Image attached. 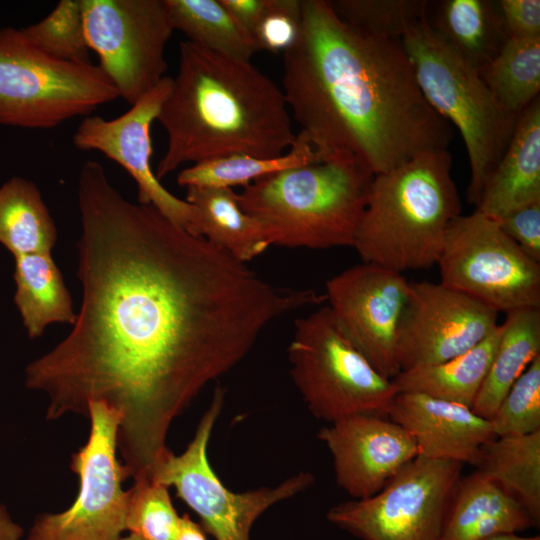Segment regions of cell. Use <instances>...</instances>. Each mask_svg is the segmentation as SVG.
<instances>
[{"mask_svg":"<svg viewBox=\"0 0 540 540\" xmlns=\"http://www.w3.org/2000/svg\"><path fill=\"white\" fill-rule=\"evenodd\" d=\"M401 44L425 99L462 136L470 165L467 199L476 206L520 116L500 104L478 67L443 40L427 18L408 31Z\"/></svg>","mask_w":540,"mask_h":540,"instance_id":"8992f818","label":"cell"},{"mask_svg":"<svg viewBox=\"0 0 540 540\" xmlns=\"http://www.w3.org/2000/svg\"><path fill=\"white\" fill-rule=\"evenodd\" d=\"M317 437L332 456L336 483L353 499L375 495L419 456L412 436L387 416H347L321 428Z\"/></svg>","mask_w":540,"mask_h":540,"instance_id":"e0dca14e","label":"cell"},{"mask_svg":"<svg viewBox=\"0 0 540 540\" xmlns=\"http://www.w3.org/2000/svg\"><path fill=\"white\" fill-rule=\"evenodd\" d=\"M539 355L540 308L506 313L497 349L472 411L490 420L514 382Z\"/></svg>","mask_w":540,"mask_h":540,"instance_id":"7402d4cb","label":"cell"},{"mask_svg":"<svg viewBox=\"0 0 540 540\" xmlns=\"http://www.w3.org/2000/svg\"><path fill=\"white\" fill-rule=\"evenodd\" d=\"M157 121L167 133L158 180L180 165L231 154L278 157L296 134L281 88L251 62L188 40Z\"/></svg>","mask_w":540,"mask_h":540,"instance_id":"3957f363","label":"cell"},{"mask_svg":"<svg viewBox=\"0 0 540 540\" xmlns=\"http://www.w3.org/2000/svg\"><path fill=\"white\" fill-rule=\"evenodd\" d=\"M496 4L508 39L540 37L539 0H500Z\"/></svg>","mask_w":540,"mask_h":540,"instance_id":"8d00e7d4","label":"cell"},{"mask_svg":"<svg viewBox=\"0 0 540 540\" xmlns=\"http://www.w3.org/2000/svg\"><path fill=\"white\" fill-rule=\"evenodd\" d=\"M540 201V100L520 115L512 139L486 180L476 210L500 219Z\"/></svg>","mask_w":540,"mask_h":540,"instance_id":"d6986e66","label":"cell"},{"mask_svg":"<svg viewBox=\"0 0 540 540\" xmlns=\"http://www.w3.org/2000/svg\"><path fill=\"white\" fill-rule=\"evenodd\" d=\"M23 528L16 523L3 504H0V540H21Z\"/></svg>","mask_w":540,"mask_h":540,"instance_id":"f35d334b","label":"cell"},{"mask_svg":"<svg viewBox=\"0 0 540 540\" xmlns=\"http://www.w3.org/2000/svg\"><path fill=\"white\" fill-rule=\"evenodd\" d=\"M462 467L417 456L378 493L339 503L326 518L362 540H442Z\"/></svg>","mask_w":540,"mask_h":540,"instance_id":"8fae6325","label":"cell"},{"mask_svg":"<svg viewBox=\"0 0 540 540\" xmlns=\"http://www.w3.org/2000/svg\"><path fill=\"white\" fill-rule=\"evenodd\" d=\"M476 471L498 484L540 524V431L496 437L485 444Z\"/></svg>","mask_w":540,"mask_h":540,"instance_id":"484cf974","label":"cell"},{"mask_svg":"<svg viewBox=\"0 0 540 540\" xmlns=\"http://www.w3.org/2000/svg\"><path fill=\"white\" fill-rule=\"evenodd\" d=\"M177 540H207V537L200 524L194 522L188 514H184L181 516Z\"/></svg>","mask_w":540,"mask_h":540,"instance_id":"ab89813d","label":"cell"},{"mask_svg":"<svg viewBox=\"0 0 540 540\" xmlns=\"http://www.w3.org/2000/svg\"><path fill=\"white\" fill-rule=\"evenodd\" d=\"M537 527L526 509L479 472L460 478L448 510L442 540H480Z\"/></svg>","mask_w":540,"mask_h":540,"instance_id":"ffe728a7","label":"cell"},{"mask_svg":"<svg viewBox=\"0 0 540 540\" xmlns=\"http://www.w3.org/2000/svg\"><path fill=\"white\" fill-rule=\"evenodd\" d=\"M77 199L81 306L67 337L26 367L25 385L46 396L48 420L86 418L93 402L112 409L129 478L149 480L171 424L199 392L273 320L324 296L271 285L155 207L130 202L95 160L80 169Z\"/></svg>","mask_w":540,"mask_h":540,"instance_id":"6da1fadb","label":"cell"},{"mask_svg":"<svg viewBox=\"0 0 540 540\" xmlns=\"http://www.w3.org/2000/svg\"><path fill=\"white\" fill-rule=\"evenodd\" d=\"M408 287L402 273L365 262L326 282L325 299L338 327L373 368L390 380L401 371L397 337Z\"/></svg>","mask_w":540,"mask_h":540,"instance_id":"5bb4252c","label":"cell"},{"mask_svg":"<svg viewBox=\"0 0 540 540\" xmlns=\"http://www.w3.org/2000/svg\"><path fill=\"white\" fill-rule=\"evenodd\" d=\"M490 422L496 437L540 431V355L511 386Z\"/></svg>","mask_w":540,"mask_h":540,"instance_id":"836d02e7","label":"cell"},{"mask_svg":"<svg viewBox=\"0 0 540 540\" xmlns=\"http://www.w3.org/2000/svg\"><path fill=\"white\" fill-rule=\"evenodd\" d=\"M185 200L199 215V236L246 263L269 246L262 226L245 213L233 188L186 187Z\"/></svg>","mask_w":540,"mask_h":540,"instance_id":"603a6c76","label":"cell"},{"mask_svg":"<svg viewBox=\"0 0 540 540\" xmlns=\"http://www.w3.org/2000/svg\"><path fill=\"white\" fill-rule=\"evenodd\" d=\"M447 148L422 152L375 175L354 248L365 263L402 273L436 265L461 214Z\"/></svg>","mask_w":540,"mask_h":540,"instance_id":"277c9868","label":"cell"},{"mask_svg":"<svg viewBox=\"0 0 540 540\" xmlns=\"http://www.w3.org/2000/svg\"><path fill=\"white\" fill-rule=\"evenodd\" d=\"M307 137L299 132L286 153L272 158L231 154L202 161L183 169L177 175L180 186L233 188L247 186L262 177L296 167L323 162Z\"/></svg>","mask_w":540,"mask_h":540,"instance_id":"83f0119b","label":"cell"},{"mask_svg":"<svg viewBox=\"0 0 540 540\" xmlns=\"http://www.w3.org/2000/svg\"><path fill=\"white\" fill-rule=\"evenodd\" d=\"M498 315L440 282H409L397 337L400 370L442 363L465 353L496 329Z\"/></svg>","mask_w":540,"mask_h":540,"instance_id":"9a60e30c","label":"cell"},{"mask_svg":"<svg viewBox=\"0 0 540 540\" xmlns=\"http://www.w3.org/2000/svg\"><path fill=\"white\" fill-rule=\"evenodd\" d=\"M500 104L515 116L540 92V37L507 39L499 52L478 68Z\"/></svg>","mask_w":540,"mask_h":540,"instance_id":"f546056e","label":"cell"},{"mask_svg":"<svg viewBox=\"0 0 540 540\" xmlns=\"http://www.w3.org/2000/svg\"><path fill=\"white\" fill-rule=\"evenodd\" d=\"M501 324L465 353L442 363L400 371L393 379L397 392H414L467 407L472 406L491 365Z\"/></svg>","mask_w":540,"mask_h":540,"instance_id":"44dd1931","label":"cell"},{"mask_svg":"<svg viewBox=\"0 0 540 540\" xmlns=\"http://www.w3.org/2000/svg\"><path fill=\"white\" fill-rule=\"evenodd\" d=\"M497 221L528 256L540 263V201L512 211Z\"/></svg>","mask_w":540,"mask_h":540,"instance_id":"d590c367","label":"cell"},{"mask_svg":"<svg viewBox=\"0 0 540 540\" xmlns=\"http://www.w3.org/2000/svg\"><path fill=\"white\" fill-rule=\"evenodd\" d=\"M437 265L441 284L498 313L540 308V263L478 210L451 221Z\"/></svg>","mask_w":540,"mask_h":540,"instance_id":"30bf717a","label":"cell"},{"mask_svg":"<svg viewBox=\"0 0 540 540\" xmlns=\"http://www.w3.org/2000/svg\"><path fill=\"white\" fill-rule=\"evenodd\" d=\"M126 531L142 540H177L181 516L177 513L169 488L138 481L128 489Z\"/></svg>","mask_w":540,"mask_h":540,"instance_id":"d6a6232c","label":"cell"},{"mask_svg":"<svg viewBox=\"0 0 540 540\" xmlns=\"http://www.w3.org/2000/svg\"><path fill=\"white\" fill-rule=\"evenodd\" d=\"M239 27L252 38L267 0H220ZM253 39V38H252Z\"/></svg>","mask_w":540,"mask_h":540,"instance_id":"74e56055","label":"cell"},{"mask_svg":"<svg viewBox=\"0 0 540 540\" xmlns=\"http://www.w3.org/2000/svg\"><path fill=\"white\" fill-rule=\"evenodd\" d=\"M290 375L311 414L328 423L355 414L387 416L397 394L338 327L328 306L295 322Z\"/></svg>","mask_w":540,"mask_h":540,"instance_id":"ba28073f","label":"cell"},{"mask_svg":"<svg viewBox=\"0 0 540 540\" xmlns=\"http://www.w3.org/2000/svg\"><path fill=\"white\" fill-rule=\"evenodd\" d=\"M117 98L98 65L60 60L22 29L0 28V124L51 129Z\"/></svg>","mask_w":540,"mask_h":540,"instance_id":"52a82bcc","label":"cell"},{"mask_svg":"<svg viewBox=\"0 0 540 540\" xmlns=\"http://www.w3.org/2000/svg\"><path fill=\"white\" fill-rule=\"evenodd\" d=\"M431 6L429 26L478 68L490 61L508 39L496 1L444 0Z\"/></svg>","mask_w":540,"mask_h":540,"instance_id":"d4e9b609","label":"cell"},{"mask_svg":"<svg viewBox=\"0 0 540 540\" xmlns=\"http://www.w3.org/2000/svg\"><path fill=\"white\" fill-rule=\"evenodd\" d=\"M171 85L172 77L165 76L128 111L114 119L98 115L84 117L73 134L72 142L79 150H97L118 163L135 180L139 204L155 207L172 222L200 237L196 208L171 194L151 167V126Z\"/></svg>","mask_w":540,"mask_h":540,"instance_id":"2e32d148","label":"cell"},{"mask_svg":"<svg viewBox=\"0 0 540 540\" xmlns=\"http://www.w3.org/2000/svg\"><path fill=\"white\" fill-rule=\"evenodd\" d=\"M57 240L54 220L37 186L12 177L0 187V243L14 257L51 253Z\"/></svg>","mask_w":540,"mask_h":540,"instance_id":"4316f807","label":"cell"},{"mask_svg":"<svg viewBox=\"0 0 540 540\" xmlns=\"http://www.w3.org/2000/svg\"><path fill=\"white\" fill-rule=\"evenodd\" d=\"M15 303L30 338L41 336L53 323L73 325L71 295L51 253L16 256Z\"/></svg>","mask_w":540,"mask_h":540,"instance_id":"cb8c5ba5","label":"cell"},{"mask_svg":"<svg viewBox=\"0 0 540 540\" xmlns=\"http://www.w3.org/2000/svg\"><path fill=\"white\" fill-rule=\"evenodd\" d=\"M224 401L225 390L218 385L185 450L178 455L168 450L153 468L150 481L174 487L177 497L197 514L202 529L215 540H250L262 514L309 488L315 478L299 472L273 487L245 492L227 488L208 459V444Z\"/></svg>","mask_w":540,"mask_h":540,"instance_id":"9c48e42d","label":"cell"},{"mask_svg":"<svg viewBox=\"0 0 540 540\" xmlns=\"http://www.w3.org/2000/svg\"><path fill=\"white\" fill-rule=\"evenodd\" d=\"M84 29L99 67L133 105L166 75L174 31L165 0H82Z\"/></svg>","mask_w":540,"mask_h":540,"instance_id":"4fadbf2b","label":"cell"},{"mask_svg":"<svg viewBox=\"0 0 540 540\" xmlns=\"http://www.w3.org/2000/svg\"><path fill=\"white\" fill-rule=\"evenodd\" d=\"M281 89L299 132L324 161L351 158L374 176L448 148L453 138L452 125L422 94L401 40L356 30L328 0H302Z\"/></svg>","mask_w":540,"mask_h":540,"instance_id":"7a4b0ae2","label":"cell"},{"mask_svg":"<svg viewBox=\"0 0 540 540\" xmlns=\"http://www.w3.org/2000/svg\"><path fill=\"white\" fill-rule=\"evenodd\" d=\"M174 30L216 53L250 62L258 52L253 39L220 0H165Z\"/></svg>","mask_w":540,"mask_h":540,"instance_id":"f1b7e54d","label":"cell"},{"mask_svg":"<svg viewBox=\"0 0 540 540\" xmlns=\"http://www.w3.org/2000/svg\"><path fill=\"white\" fill-rule=\"evenodd\" d=\"M373 178L356 160L337 157L257 179L237 199L270 246L353 247Z\"/></svg>","mask_w":540,"mask_h":540,"instance_id":"5b68a950","label":"cell"},{"mask_svg":"<svg viewBox=\"0 0 540 540\" xmlns=\"http://www.w3.org/2000/svg\"><path fill=\"white\" fill-rule=\"evenodd\" d=\"M387 417L414 439L419 456L476 465L496 438L491 422L470 407L414 392H397Z\"/></svg>","mask_w":540,"mask_h":540,"instance_id":"ac0fdd59","label":"cell"},{"mask_svg":"<svg viewBox=\"0 0 540 540\" xmlns=\"http://www.w3.org/2000/svg\"><path fill=\"white\" fill-rule=\"evenodd\" d=\"M335 14L356 30L377 38H401L427 18L428 1L328 0Z\"/></svg>","mask_w":540,"mask_h":540,"instance_id":"4dcf8cb0","label":"cell"},{"mask_svg":"<svg viewBox=\"0 0 540 540\" xmlns=\"http://www.w3.org/2000/svg\"><path fill=\"white\" fill-rule=\"evenodd\" d=\"M22 30L37 47L55 58L72 63H92L82 0H61L45 18Z\"/></svg>","mask_w":540,"mask_h":540,"instance_id":"1f68e13d","label":"cell"},{"mask_svg":"<svg viewBox=\"0 0 540 540\" xmlns=\"http://www.w3.org/2000/svg\"><path fill=\"white\" fill-rule=\"evenodd\" d=\"M302 17V0H267L266 8L253 32L258 49L284 52L297 40Z\"/></svg>","mask_w":540,"mask_h":540,"instance_id":"e575fe53","label":"cell"},{"mask_svg":"<svg viewBox=\"0 0 540 540\" xmlns=\"http://www.w3.org/2000/svg\"><path fill=\"white\" fill-rule=\"evenodd\" d=\"M90 430L86 443L71 457L79 490L66 510L41 513L26 540H119L126 531L129 479L118 460V416L101 402L88 405Z\"/></svg>","mask_w":540,"mask_h":540,"instance_id":"7c38bea8","label":"cell"},{"mask_svg":"<svg viewBox=\"0 0 540 540\" xmlns=\"http://www.w3.org/2000/svg\"><path fill=\"white\" fill-rule=\"evenodd\" d=\"M119 540H142V539H140L139 537L133 534H128L126 536H122Z\"/></svg>","mask_w":540,"mask_h":540,"instance_id":"b9f144b4","label":"cell"},{"mask_svg":"<svg viewBox=\"0 0 540 540\" xmlns=\"http://www.w3.org/2000/svg\"><path fill=\"white\" fill-rule=\"evenodd\" d=\"M480 540H540V536H521L517 533H507L489 536Z\"/></svg>","mask_w":540,"mask_h":540,"instance_id":"60d3db41","label":"cell"}]
</instances>
